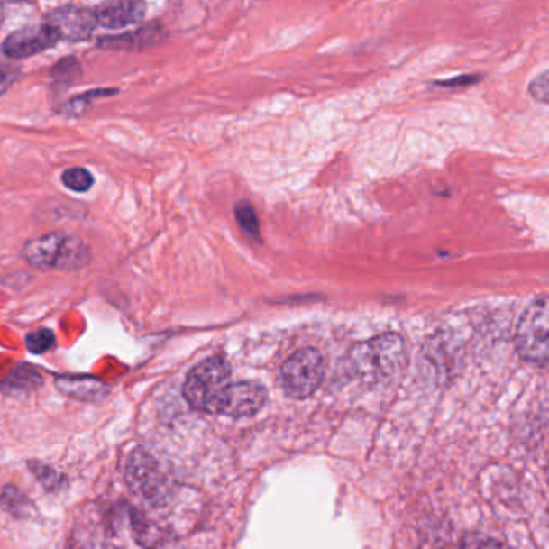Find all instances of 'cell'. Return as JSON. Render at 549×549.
<instances>
[{
  "mask_svg": "<svg viewBox=\"0 0 549 549\" xmlns=\"http://www.w3.org/2000/svg\"><path fill=\"white\" fill-rule=\"evenodd\" d=\"M405 340L397 334H385L362 342L348 353V368L366 385L390 384L407 368Z\"/></svg>",
  "mask_w": 549,
  "mask_h": 549,
  "instance_id": "obj_1",
  "label": "cell"
},
{
  "mask_svg": "<svg viewBox=\"0 0 549 549\" xmlns=\"http://www.w3.org/2000/svg\"><path fill=\"white\" fill-rule=\"evenodd\" d=\"M24 261L36 270L76 271L91 261L89 245L75 233H49L24 243Z\"/></svg>",
  "mask_w": 549,
  "mask_h": 549,
  "instance_id": "obj_2",
  "label": "cell"
},
{
  "mask_svg": "<svg viewBox=\"0 0 549 549\" xmlns=\"http://www.w3.org/2000/svg\"><path fill=\"white\" fill-rule=\"evenodd\" d=\"M231 368L221 356H213L197 364L188 372L184 397L190 407L208 414H223L231 387Z\"/></svg>",
  "mask_w": 549,
  "mask_h": 549,
  "instance_id": "obj_3",
  "label": "cell"
},
{
  "mask_svg": "<svg viewBox=\"0 0 549 549\" xmlns=\"http://www.w3.org/2000/svg\"><path fill=\"white\" fill-rule=\"evenodd\" d=\"M548 298L542 297L526 307L517 324L516 346L526 361L542 368L548 364Z\"/></svg>",
  "mask_w": 549,
  "mask_h": 549,
  "instance_id": "obj_4",
  "label": "cell"
},
{
  "mask_svg": "<svg viewBox=\"0 0 549 549\" xmlns=\"http://www.w3.org/2000/svg\"><path fill=\"white\" fill-rule=\"evenodd\" d=\"M325 360L316 348H303L292 354L280 369L282 387L290 398L311 397L323 384Z\"/></svg>",
  "mask_w": 549,
  "mask_h": 549,
  "instance_id": "obj_5",
  "label": "cell"
},
{
  "mask_svg": "<svg viewBox=\"0 0 549 549\" xmlns=\"http://www.w3.org/2000/svg\"><path fill=\"white\" fill-rule=\"evenodd\" d=\"M59 41L60 36L50 24H34L12 32L4 41L0 52L10 60H24L52 49Z\"/></svg>",
  "mask_w": 549,
  "mask_h": 549,
  "instance_id": "obj_6",
  "label": "cell"
},
{
  "mask_svg": "<svg viewBox=\"0 0 549 549\" xmlns=\"http://www.w3.org/2000/svg\"><path fill=\"white\" fill-rule=\"evenodd\" d=\"M129 487L149 501H159L168 491V480L157 461L147 453H137L129 459Z\"/></svg>",
  "mask_w": 549,
  "mask_h": 549,
  "instance_id": "obj_7",
  "label": "cell"
},
{
  "mask_svg": "<svg viewBox=\"0 0 549 549\" xmlns=\"http://www.w3.org/2000/svg\"><path fill=\"white\" fill-rule=\"evenodd\" d=\"M47 23L59 32L60 39L69 41L91 38L92 32L98 28L94 10L79 5H65L53 10L47 16Z\"/></svg>",
  "mask_w": 549,
  "mask_h": 549,
  "instance_id": "obj_8",
  "label": "cell"
},
{
  "mask_svg": "<svg viewBox=\"0 0 549 549\" xmlns=\"http://www.w3.org/2000/svg\"><path fill=\"white\" fill-rule=\"evenodd\" d=\"M266 399H268V391L258 382L245 380V382L231 384L223 414L233 419L252 417L263 409Z\"/></svg>",
  "mask_w": 549,
  "mask_h": 549,
  "instance_id": "obj_9",
  "label": "cell"
},
{
  "mask_svg": "<svg viewBox=\"0 0 549 549\" xmlns=\"http://www.w3.org/2000/svg\"><path fill=\"white\" fill-rule=\"evenodd\" d=\"M98 28L120 30L139 23L145 15L142 2H106L92 8Z\"/></svg>",
  "mask_w": 549,
  "mask_h": 549,
  "instance_id": "obj_10",
  "label": "cell"
},
{
  "mask_svg": "<svg viewBox=\"0 0 549 549\" xmlns=\"http://www.w3.org/2000/svg\"><path fill=\"white\" fill-rule=\"evenodd\" d=\"M57 385L65 395L79 399H96L106 390L105 385L92 377H59Z\"/></svg>",
  "mask_w": 549,
  "mask_h": 549,
  "instance_id": "obj_11",
  "label": "cell"
},
{
  "mask_svg": "<svg viewBox=\"0 0 549 549\" xmlns=\"http://www.w3.org/2000/svg\"><path fill=\"white\" fill-rule=\"evenodd\" d=\"M161 38H163L161 28L151 24L133 34L129 32V34H123L118 38H106L108 41H102L100 46L114 47V49H142V47L145 49V47L157 44Z\"/></svg>",
  "mask_w": 549,
  "mask_h": 549,
  "instance_id": "obj_12",
  "label": "cell"
},
{
  "mask_svg": "<svg viewBox=\"0 0 549 549\" xmlns=\"http://www.w3.org/2000/svg\"><path fill=\"white\" fill-rule=\"evenodd\" d=\"M61 181L65 188H69L71 192H78V194H84V192L91 190L94 186L92 174L84 168H69L67 171H63Z\"/></svg>",
  "mask_w": 549,
  "mask_h": 549,
  "instance_id": "obj_13",
  "label": "cell"
},
{
  "mask_svg": "<svg viewBox=\"0 0 549 549\" xmlns=\"http://www.w3.org/2000/svg\"><path fill=\"white\" fill-rule=\"evenodd\" d=\"M235 218L242 231L250 235L252 239H260V223L256 211L249 202H239L235 205Z\"/></svg>",
  "mask_w": 549,
  "mask_h": 549,
  "instance_id": "obj_14",
  "label": "cell"
},
{
  "mask_svg": "<svg viewBox=\"0 0 549 549\" xmlns=\"http://www.w3.org/2000/svg\"><path fill=\"white\" fill-rule=\"evenodd\" d=\"M53 345H55V334L50 329H39L31 332L26 337V348L32 354L46 353Z\"/></svg>",
  "mask_w": 549,
  "mask_h": 549,
  "instance_id": "obj_15",
  "label": "cell"
},
{
  "mask_svg": "<svg viewBox=\"0 0 549 549\" xmlns=\"http://www.w3.org/2000/svg\"><path fill=\"white\" fill-rule=\"evenodd\" d=\"M114 94H116L114 89H96V91L87 92L84 96L69 100V104L65 105V112L69 114H81L86 112V108L91 105V102H94L96 98L108 97V96H114Z\"/></svg>",
  "mask_w": 549,
  "mask_h": 549,
  "instance_id": "obj_16",
  "label": "cell"
},
{
  "mask_svg": "<svg viewBox=\"0 0 549 549\" xmlns=\"http://www.w3.org/2000/svg\"><path fill=\"white\" fill-rule=\"evenodd\" d=\"M18 76H20L18 65L0 52V96L10 89V86L15 83Z\"/></svg>",
  "mask_w": 549,
  "mask_h": 549,
  "instance_id": "obj_17",
  "label": "cell"
},
{
  "mask_svg": "<svg viewBox=\"0 0 549 549\" xmlns=\"http://www.w3.org/2000/svg\"><path fill=\"white\" fill-rule=\"evenodd\" d=\"M79 75H81V67H79V63L73 60V59L61 60L60 63L57 65L55 71H53L55 81H63V83L67 84L75 83Z\"/></svg>",
  "mask_w": 549,
  "mask_h": 549,
  "instance_id": "obj_18",
  "label": "cell"
},
{
  "mask_svg": "<svg viewBox=\"0 0 549 549\" xmlns=\"http://www.w3.org/2000/svg\"><path fill=\"white\" fill-rule=\"evenodd\" d=\"M530 94H532V97L535 100H538L542 104H548V73H543V75L538 76L536 79L532 81V84H530Z\"/></svg>",
  "mask_w": 549,
  "mask_h": 549,
  "instance_id": "obj_19",
  "label": "cell"
},
{
  "mask_svg": "<svg viewBox=\"0 0 549 549\" xmlns=\"http://www.w3.org/2000/svg\"><path fill=\"white\" fill-rule=\"evenodd\" d=\"M464 549H509L504 543L498 542L489 536H472L469 538Z\"/></svg>",
  "mask_w": 549,
  "mask_h": 549,
  "instance_id": "obj_20",
  "label": "cell"
},
{
  "mask_svg": "<svg viewBox=\"0 0 549 549\" xmlns=\"http://www.w3.org/2000/svg\"><path fill=\"white\" fill-rule=\"evenodd\" d=\"M4 16H5V12H4V5L0 4V24L4 22Z\"/></svg>",
  "mask_w": 549,
  "mask_h": 549,
  "instance_id": "obj_21",
  "label": "cell"
}]
</instances>
